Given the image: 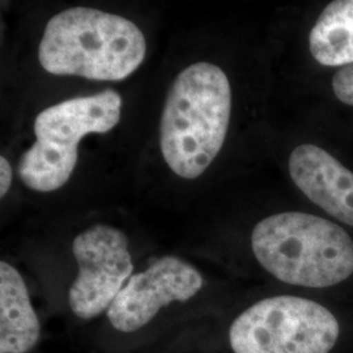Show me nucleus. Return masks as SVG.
<instances>
[{"label":"nucleus","instance_id":"nucleus-1","mask_svg":"<svg viewBox=\"0 0 353 353\" xmlns=\"http://www.w3.org/2000/svg\"><path fill=\"white\" fill-rule=\"evenodd\" d=\"M232 89L225 72L199 62L182 70L169 89L160 122V148L173 173L202 176L227 138Z\"/></svg>","mask_w":353,"mask_h":353},{"label":"nucleus","instance_id":"nucleus-2","mask_svg":"<svg viewBox=\"0 0 353 353\" xmlns=\"http://www.w3.org/2000/svg\"><path fill=\"white\" fill-rule=\"evenodd\" d=\"M145 54L143 32L126 17L74 7L46 24L38 61L52 75L121 81L139 68Z\"/></svg>","mask_w":353,"mask_h":353},{"label":"nucleus","instance_id":"nucleus-3","mask_svg":"<svg viewBox=\"0 0 353 353\" xmlns=\"http://www.w3.org/2000/svg\"><path fill=\"white\" fill-rule=\"evenodd\" d=\"M256 261L283 283L327 288L353 274V241L314 214L284 212L259 221L252 234Z\"/></svg>","mask_w":353,"mask_h":353},{"label":"nucleus","instance_id":"nucleus-4","mask_svg":"<svg viewBox=\"0 0 353 353\" xmlns=\"http://www.w3.org/2000/svg\"><path fill=\"white\" fill-rule=\"evenodd\" d=\"M122 105L121 94L106 89L42 110L34 121L36 141L19 163L24 185L39 192L64 186L75 170L81 139L112 131L121 121Z\"/></svg>","mask_w":353,"mask_h":353},{"label":"nucleus","instance_id":"nucleus-5","mask_svg":"<svg viewBox=\"0 0 353 353\" xmlns=\"http://www.w3.org/2000/svg\"><path fill=\"white\" fill-rule=\"evenodd\" d=\"M341 326L327 307L296 296L254 303L234 319L229 341L234 353H330Z\"/></svg>","mask_w":353,"mask_h":353},{"label":"nucleus","instance_id":"nucleus-6","mask_svg":"<svg viewBox=\"0 0 353 353\" xmlns=\"http://www.w3.org/2000/svg\"><path fill=\"white\" fill-rule=\"evenodd\" d=\"M72 252L79 274L68 292L74 314L92 319L110 307L132 276L128 239L117 228L97 224L76 236Z\"/></svg>","mask_w":353,"mask_h":353},{"label":"nucleus","instance_id":"nucleus-7","mask_svg":"<svg viewBox=\"0 0 353 353\" xmlns=\"http://www.w3.org/2000/svg\"><path fill=\"white\" fill-rule=\"evenodd\" d=\"M204 285L201 272L178 256H164L132 275L106 314L115 330L134 332L173 303H186Z\"/></svg>","mask_w":353,"mask_h":353},{"label":"nucleus","instance_id":"nucleus-8","mask_svg":"<svg viewBox=\"0 0 353 353\" xmlns=\"http://www.w3.org/2000/svg\"><path fill=\"white\" fill-rule=\"evenodd\" d=\"M290 174L312 202L353 227V173L335 157L314 144H301L290 154Z\"/></svg>","mask_w":353,"mask_h":353},{"label":"nucleus","instance_id":"nucleus-9","mask_svg":"<svg viewBox=\"0 0 353 353\" xmlns=\"http://www.w3.org/2000/svg\"><path fill=\"white\" fill-rule=\"evenodd\" d=\"M39 322L20 272L0 262V353H26L39 339Z\"/></svg>","mask_w":353,"mask_h":353},{"label":"nucleus","instance_id":"nucleus-10","mask_svg":"<svg viewBox=\"0 0 353 353\" xmlns=\"http://www.w3.org/2000/svg\"><path fill=\"white\" fill-rule=\"evenodd\" d=\"M310 52L327 67L353 64V0L330 3L309 36Z\"/></svg>","mask_w":353,"mask_h":353},{"label":"nucleus","instance_id":"nucleus-11","mask_svg":"<svg viewBox=\"0 0 353 353\" xmlns=\"http://www.w3.org/2000/svg\"><path fill=\"white\" fill-rule=\"evenodd\" d=\"M332 89L339 101L353 106V64L341 67L334 75Z\"/></svg>","mask_w":353,"mask_h":353},{"label":"nucleus","instance_id":"nucleus-12","mask_svg":"<svg viewBox=\"0 0 353 353\" xmlns=\"http://www.w3.org/2000/svg\"><path fill=\"white\" fill-rule=\"evenodd\" d=\"M13 172L10 161L1 156L0 157V196L4 198L12 185Z\"/></svg>","mask_w":353,"mask_h":353}]
</instances>
